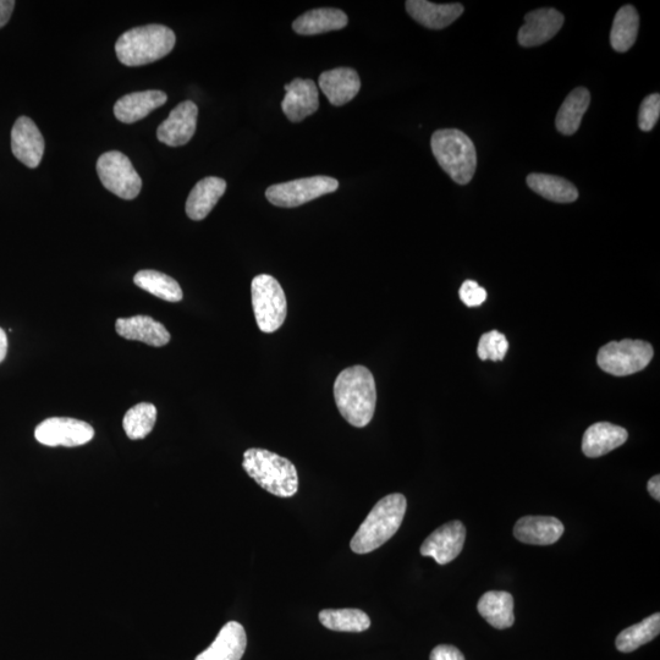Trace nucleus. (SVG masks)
Returning a JSON list of instances; mask_svg holds the SVG:
<instances>
[{"label":"nucleus","mask_w":660,"mask_h":660,"mask_svg":"<svg viewBox=\"0 0 660 660\" xmlns=\"http://www.w3.org/2000/svg\"><path fill=\"white\" fill-rule=\"evenodd\" d=\"M198 108L194 102L185 101L170 112L157 130L158 140L170 147L186 145L194 137Z\"/></svg>","instance_id":"nucleus-12"},{"label":"nucleus","mask_w":660,"mask_h":660,"mask_svg":"<svg viewBox=\"0 0 660 660\" xmlns=\"http://www.w3.org/2000/svg\"><path fill=\"white\" fill-rule=\"evenodd\" d=\"M167 99L164 92L156 90L129 93L115 103L114 114L121 123L134 124L162 107Z\"/></svg>","instance_id":"nucleus-22"},{"label":"nucleus","mask_w":660,"mask_h":660,"mask_svg":"<svg viewBox=\"0 0 660 660\" xmlns=\"http://www.w3.org/2000/svg\"><path fill=\"white\" fill-rule=\"evenodd\" d=\"M629 438L626 429L609 422L594 423L583 434L582 451L587 458H601L621 447Z\"/></svg>","instance_id":"nucleus-19"},{"label":"nucleus","mask_w":660,"mask_h":660,"mask_svg":"<svg viewBox=\"0 0 660 660\" xmlns=\"http://www.w3.org/2000/svg\"><path fill=\"white\" fill-rule=\"evenodd\" d=\"M509 350V341L498 330L483 334L478 343L477 355L482 361H503Z\"/></svg>","instance_id":"nucleus-33"},{"label":"nucleus","mask_w":660,"mask_h":660,"mask_svg":"<svg viewBox=\"0 0 660 660\" xmlns=\"http://www.w3.org/2000/svg\"><path fill=\"white\" fill-rule=\"evenodd\" d=\"M466 541V527L461 521H450L432 532L422 543L423 557H431L439 565H447L458 558Z\"/></svg>","instance_id":"nucleus-11"},{"label":"nucleus","mask_w":660,"mask_h":660,"mask_svg":"<svg viewBox=\"0 0 660 660\" xmlns=\"http://www.w3.org/2000/svg\"><path fill=\"white\" fill-rule=\"evenodd\" d=\"M338 187V180L330 178V176H311V178L272 185L268 187L266 197L274 206L294 208L316 200L318 197L333 194Z\"/></svg>","instance_id":"nucleus-9"},{"label":"nucleus","mask_w":660,"mask_h":660,"mask_svg":"<svg viewBox=\"0 0 660 660\" xmlns=\"http://www.w3.org/2000/svg\"><path fill=\"white\" fill-rule=\"evenodd\" d=\"M653 355V346L647 341L625 339L604 345L598 352L597 362L604 372L625 377L645 370Z\"/></svg>","instance_id":"nucleus-7"},{"label":"nucleus","mask_w":660,"mask_h":660,"mask_svg":"<svg viewBox=\"0 0 660 660\" xmlns=\"http://www.w3.org/2000/svg\"><path fill=\"white\" fill-rule=\"evenodd\" d=\"M563 25L564 15L558 10L548 8L531 11L525 16V24L517 35V41L526 48L542 46L552 40Z\"/></svg>","instance_id":"nucleus-13"},{"label":"nucleus","mask_w":660,"mask_h":660,"mask_svg":"<svg viewBox=\"0 0 660 660\" xmlns=\"http://www.w3.org/2000/svg\"><path fill=\"white\" fill-rule=\"evenodd\" d=\"M348 21V16L343 10L333 8L313 9L297 18L294 21L293 29L302 36H315L344 29L348 25Z\"/></svg>","instance_id":"nucleus-24"},{"label":"nucleus","mask_w":660,"mask_h":660,"mask_svg":"<svg viewBox=\"0 0 660 660\" xmlns=\"http://www.w3.org/2000/svg\"><path fill=\"white\" fill-rule=\"evenodd\" d=\"M101 183L112 194L123 200H134L142 189V179L125 154L110 151L102 154L97 162Z\"/></svg>","instance_id":"nucleus-8"},{"label":"nucleus","mask_w":660,"mask_h":660,"mask_svg":"<svg viewBox=\"0 0 660 660\" xmlns=\"http://www.w3.org/2000/svg\"><path fill=\"white\" fill-rule=\"evenodd\" d=\"M175 42V33L169 27L147 25L123 33L115 44V52L121 64L142 66L167 57Z\"/></svg>","instance_id":"nucleus-4"},{"label":"nucleus","mask_w":660,"mask_h":660,"mask_svg":"<svg viewBox=\"0 0 660 660\" xmlns=\"http://www.w3.org/2000/svg\"><path fill=\"white\" fill-rule=\"evenodd\" d=\"M247 646L244 626L236 621L225 624L223 629L206 651L198 654L195 660H241Z\"/></svg>","instance_id":"nucleus-17"},{"label":"nucleus","mask_w":660,"mask_h":660,"mask_svg":"<svg viewBox=\"0 0 660 660\" xmlns=\"http://www.w3.org/2000/svg\"><path fill=\"white\" fill-rule=\"evenodd\" d=\"M478 613L498 630L509 629L515 623L514 598L504 591L484 593L477 604Z\"/></svg>","instance_id":"nucleus-25"},{"label":"nucleus","mask_w":660,"mask_h":660,"mask_svg":"<svg viewBox=\"0 0 660 660\" xmlns=\"http://www.w3.org/2000/svg\"><path fill=\"white\" fill-rule=\"evenodd\" d=\"M242 467L258 486L275 497L291 498L299 491V475L293 462L272 451L246 450Z\"/></svg>","instance_id":"nucleus-3"},{"label":"nucleus","mask_w":660,"mask_h":660,"mask_svg":"<svg viewBox=\"0 0 660 660\" xmlns=\"http://www.w3.org/2000/svg\"><path fill=\"white\" fill-rule=\"evenodd\" d=\"M406 10L418 24L431 30L445 29L464 13V7L459 3L434 4L426 0H409Z\"/></svg>","instance_id":"nucleus-20"},{"label":"nucleus","mask_w":660,"mask_h":660,"mask_svg":"<svg viewBox=\"0 0 660 660\" xmlns=\"http://www.w3.org/2000/svg\"><path fill=\"white\" fill-rule=\"evenodd\" d=\"M431 147L438 164L456 184H469L477 167L476 147L470 137L455 129L434 132Z\"/></svg>","instance_id":"nucleus-5"},{"label":"nucleus","mask_w":660,"mask_h":660,"mask_svg":"<svg viewBox=\"0 0 660 660\" xmlns=\"http://www.w3.org/2000/svg\"><path fill=\"white\" fill-rule=\"evenodd\" d=\"M157 421L156 406L148 403L137 404L126 412L123 427L132 440L146 438L153 431Z\"/></svg>","instance_id":"nucleus-32"},{"label":"nucleus","mask_w":660,"mask_h":660,"mask_svg":"<svg viewBox=\"0 0 660 660\" xmlns=\"http://www.w3.org/2000/svg\"><path fill=\"white\" fill-rule=\"evenodd\" d=\"M8 352V338L4 330L0 328V363H2Z\"/></svg>","instance_id":"nucleus-39"},{"label":"nucleus","mask_w":660,"mask_h":660,"mask_svg":"<svg viewBox=\"0 0 660 660\" xmlns=\"http://www.w3.org/2000/svg\"><path fill=\"white\" fill-rule=\"evenodd\" d=\"M285 92L282 109L286 118L293 123H300L317 112L318 88L312 80L295 79L285 85Z\"/></svg>","instance_id":"nucleus-15"},{"label":"nucleus","mask_w":660,"mask_h":660,"mask_svg":"<svg viewBox=\"0 0 660 660\" xmlns=\"http://www.w3.org/2000/svg\"><path fill=\"white\" fill-rule=\"evenodd\" d=\"M638 26H640V18L632 5H625L616 13L610 32V43L614 51L625 53L634 46Z\"/></svg>","instance_id":"nucleus-28"},{"label":"nucleus","mask_w":660,"mask_h":660,"mask_svg":"<svg viewBox=\"0 0 660 660\" xmlns=\"http://www.w3.org/2000/svg\"><path fill=\"white\" fill-rule=\"evenodd\" d=\"M35 437L47 447H80L95 437V429L87 422L69 417H51L37 426Z\"/></svg>","instance_id":"nucleus-10"},{"label":"nucleus","mask_w":660,"mask_h":660,"mask_svg":"<svg viewBox=\"0 0 660 660\" xmlns=\"http://www.w3.org/2000/svg\"><path fill=\"white\" fill-rule=\"evenodd\" d=\"M251 296L258 328L263 333L277 332L288 313L282 285L272 275H257L251 283Z\"/></svg>","instance_id":"nucleus-6"},{"label":"nucleus","mask_w":660,"mask_h":660,"mask_svg":"<svg viewBox=\"0 0 660 660\" xmlns=\"http://www.w3.org/2000/svg\"><path fill=\"white\" fill-rule=\"evenodd\" d=\"M648 492L652 495L653 499H656L657 502L660 500V476H654L649 480L647 484Z\"/></svg>","instance_id":"nucleus-38"},{"label":"nucleus","mask_w":660,"mask_h":660,"mask_svg":"<svg viewBox=\"0 0 660 660\" xmlns=\"http://www.w3.org/2000/svg\"><path fill=\"white\" fill-rule=\"evenodd\" d=\"M318 618L324 627L338 632H363L371 626L370 616L360 609H324Z\"/></svg>","instance_id":"nucleus-29"},{"label":"nucleus","mask_w":660,"mask_h":660,"mask_svg":"<svg viewBox=\"0 0 660 660\" xmlns=\"http://www.w3.org/2000/svg\"><path fill=\"white\" fill-rule=\"evenodd\" d=\"M134 283L147 293L168 302L183 300V290L175 279L157 271H141L135 275Z\"/></svg>","instance_id":"nucleus-31"},{"label":"nucleus","mask_w":660,"mask_h":660,"mask_svg":"<svg viewBox=\"0 0 660 660\" xmlns=\"http://www.w3.org/2000/svg\"><path fill=\"white\" fill-rule=\"evenodd\" d=\"M225 180L209 176L198 181L186 201V213L192 220L205 219L225 194Z\"/></svg>","instance_id":"nucleus-23"},{"label":"nucleus","mask_w":660,"mask_h":660,"mask_svg":"<svg viewBox=\"0 0 660 660\" xmlns=\"http://www.w3.org/2000/svg\"><path fill=\"white\" fill-rule=\"evenodd\" d=\"M527 185L536 194L557 203H572L579 198V191L570 181L560 176L531 174L527 176Z\"/></svg>","instance_id":"nucleus-27"},{"label":"nucleus","mask_w":660,"mask_h":660,"mask_svg":"<svg viewBox=\"0 0 660 660\" xmlns=\"http://www.w3.org/2000/svg\"><path fill=\"white\" fill-rule=\"evenodd\" d=\"M429 660H466L458 648L449 645H440L433 649Z\"/></svg>","instance_id":"nucleus-36"},{"label":"nucleus","mask_w":660,"mask_h":660,"mask_svg":"<svg viewBox=\"0 0 660 660\" xmlns=\"http://www.w3.org/2000/svg\"><path fill=\"white\" fill-rule=\"evenodd\" d=\"M660 632V614L656 613L642 620L641 623L627 627L616 637L618 651L631 653L646 643L651 642Z\"/></svg>","instance_id":"nucleus-30"},{"label":"nucleus","mask_w":660,"mask_h":660,"mask_svg":"<svg viewBox=\"0 0 660 660\" xmlns=\"http://www.w3.org/2000/svg\"><path fill=\"white\" fill-rule=\"evenodd\" d=\"M15 8L13 0H0V29L8 24Z\"/></svg>","instance_id":"nucleus-37"},{"label":"nucleus","mask_w":660,"mask_h":660,"mask_svg":"<svg viewBox=\"0 0 660 660\" xmlns=\"http://www.w3.org/2000/svg\"><path fill=\"white\" fill-rule=\"evenodd\" d=\"M660 115V96L658 93L645 98L638 114V126L642 131H651L656 126Z\"/></svg>","instance_id":"nucleus-34"},{"label":"nucleus","mask_w":660,"mask_h":660,"mask_svg":"<svg viewBox=\"0 0 660 660\" xmlns=\"http://www.w3.org/2000/svg\"><path fill=\"white\" fill-rule=\"evenodd\" d=\"M459 296L467 307H478L487 300V291L473 280H466L461 285Z\"/></svg>","instance_id":"nucleus-35"},{"label":"nucleus","mask_w":660,"mask_h":660,"mask_svg":"<svg viewBox=\"0 0 660 660\" xmlns=\"http://www.w3.org/2000/svg\"><path fill=\"white\" fill-rule=\"evenodd\" d=\"M319 87L333 106H344L354 99L361 88L359 74L351 68H337L319 76Z\"/></svg>","instance_id":"nucleus-18"},{"label":"nucleus","mask_w":660,"mask_h":660,"mask_svg":"<svg viewBox=\"0 0 660 660\" xmlns=\"http://www.w3.org/2000/svg\"><path fill=\"white\" fill-rule=\"evenodd\" d=\"M44 139L40 129L27 117L15 121L11 131V150L22 164L29 168H37L44 154Z\"/></svg>","instance_id":"nucleus-14"},{"label":"nucleus","mask_w":660,"mask_h":660,"mask_svg":"<svg viewBox=\"0 0 660 660\" xmlns=\"http://www.w3.org/2000/svg\"><path fill=\"white\" fill-rule=\"evenodd\" d=\"M563 522L552 516H525L516 522L514 536L517 541L532 546H550L564 535Z\"/></svg>","instance_id":"nucleus-16"},{"label":"nucleus","mask_w":660,"mask_h":660,"mask_svg":"<svg viewBox=\"0 0 660 660\" xmlns=\"http://www.w3.org/2000/svg\"><path fill=\"white\" fill-rule=\"evenodd\" d=\"M338 410L351 426L363 428L372 421L377 404L373 374L363 366H352L340 372L334 383Z\"/></svg>","instance_id":"nucleus-1"},{"label":"nucleus","mask_w":660,"mask_h":660,"mask_svg":"<svg viewBox=\"0 0 660 660\" xmlns=\"http://www.w3.org/2000/svg\"><path fill=\"white\" fill-rule=\"evenodd\" d=\"M407 502L403 494L394 493L379 500L351 539L356 554H367L387 543L403 524Z\"/></svg>","instance_id":"nucleus-2"},{"label":"nucleus","mask_w":660,"mask_h":660,"mask_svg":"<svg viewBox=\"0 0 660 660\" xmlns=\"http://www.w3.org/2000/svg\"><path fill=\"white\" fill-rule=\"evenodd\" d=\"M591 96L586 88L579 87L566 97L555 119V126L565 136L574 135L580 129L583 115L590 107Z\"/></svg>","instance_id":"nucleus-26"},{"label":"nucleus","mask_w":660,"mask_h":660,"mask_svg":"<svg viewBox=\"0 0 660 660\" xmlns=\"http://www.w3.org/2000/svg\"><path fill=\"white\" fill-rule=\"evenodd\" d=\"M115 329L120 337L126 340L141 341L156 348H161L170 341V334L163 324L148 316L119 318Z\"/></svg>","instance_id":"nucleus-21"}]
</instances>
